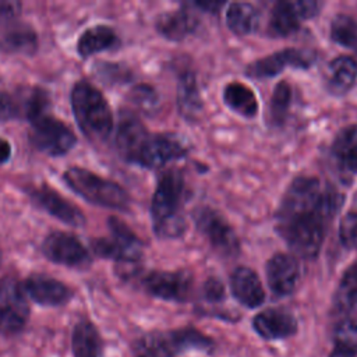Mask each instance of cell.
<instances>
[{
  "instance_id": "32",
  "label": "cell",
  "mask_w": 357,
  "mask_h": 357,
  "mask_svg": "<svg viewBox=\"0 0 357 357\" xmlns=\"http://www.w3.org/2000/svg\"><path fill=\"white\" fill-rule=\"evenodd\" d=\"M291 103V86L286 81H280L272 93L269 103V120L272 124H282L287 116Z\"/></svg>"
},
{
  "instance_id": "18",
  "label": "cell",
  "mask_w": 357,
  "mask_h": 357,
  "mask_svg": "<svg viewBox=\"0 0 357 357\" xmlns=\"http://www.w3.org/2000/svg\"><path fill=\"white\" fill-rule=\"evenodd\" d=\"M22 289L29 298L40 305H63L73 297V291L68 286L46 275L28 276L22 283Z\"/></svg>"
},
{
  "instance_id": "28",
  "label": "cell",
  "mask_w": 357,
  "mask_h": 357,
  "mask_svg": "<svg viewBox=\"0 0 357 357\" xmlns=\"http://www.w3.org/2000/svg\"><path fill=\"white\" fill-rule=\"evenodd\" d=\"M223 100L227 107L244 117L251 119L258 113L257 96L254 91L243 82H229L223 89Z\"/></svg>"
},
{
  "instance_id": "38",
  "label": "cell",
  "mask_w": 357,
  "mask_h": 357,
  "mask_svg": "<svg viewBox=\"0 0 357 357\" xmlns=\"http://www.w3.org/2000/svg\"><path fill=\"white\" fill-rule=\"evenodd\" d=\"M21 4L18 1L0 0V20L14 18L20 13Z\"/></svg>"
},
{
  "instance_id": "30",
  "label": "cell",
  "mask_w": 357,
  "mask_h": 357,
  "mask_svg": "<svg viewBox=\"0 0 357 357\" xmlns=\"http://www.w3.org/2000/svg\"><path fill=\"white\" fill-rule=\"evenodd\" d=\"M333 307L339 314H349L357 307V262L343 272L333 297Z\"/></svg>"
},
{
  "instance_id": "25",
  "label": "cell",
  "mask_w": 357,
  "mask_h": 357,
  "mask_svg": "<svg viewBox=\"0 0 357 357\" xmlns=\"http://www.w3.org/2000/svg\"><path fill=\"white\" fill-rule=\"evenodd\" d=\"M71 349L74 357H103V343L96 326L81 319L75 324L71 335Z\"/></svg>"
},
{
  "instance_id": "29",
  "label": "cell",
  "mask_w": 357,
  "mask_h": 357,
  "mask_svg": "<svg viewBox=\"0 0 357 357\" xmlns=\"http://www.w3.org/2000/svg\"><path fill=\"white\" fill-rule=\"evenodd\" d=\"M259 10L250 3H231L226 11V22L236 35H250L259 25Z\"/></svg>"
},
{
  "instance_id": "5",
  "label": "cell",
  "mask_w": 357,
  "mask_h": 357,
  "mask_svg": "<svg viewBox=\"0 0 357 357\" xmlns=\"http://www.w3.org/2000/svg\"><path fill=\"white\" fill-rule=\"evenodd\" d=\"M160 357H176L190 350L211 353L215 342L211 336L197 328L185 326L165 332H152L139 339Z\"/></svg>"
},
{
  "instance_id": "40",
  "label": "cell",
  "mask_w": 357,
  "mask_h": 357,
  "mask_svg": "<svg viewBox=\"0 0 357 357\" xmlns=\"http://www.w3.org/2000/svg\"><path fill=\"white\" fill-rule=\"evenodd\" d=\"M11 156V145L4 138H0V163H6Z\"/></svg>"
},
{
  "instance_id": "10",
  "label": "cell",
  "mask_w": 357,
  "mask_h": 357,
  "mask_svg": "<svg viewBox=\"0 0 357 357\" xmlns=\"http://www.w3.org/2000/svg\"><path fill=\"white\" fill-rule=\"evenodd\" d=\"M142 286L151 296L183 303L192 291V276L187 271H152L142 279Z\"/></svg>"
},
{
  "instance_id": "21",
  "label": "cell",
  "mask_w": 357,
  "mask_h": 357,
  "mask_svg": "<svg viewBox=\"0 0 357 357\" xmlns=\"http://www.w3.org/2000/svg\"><path fill=\"white\" fill-rule=\"evenodd\" d=\"M0 49L6 53L32 54L38 49V35L26 24L8 22L0 28Z\"/></svg>"
},
{
  "instance_id": "20",
  "label": "cell",
  "mask_w": 357,
  "mask_h": 357,
  "mask_svg": "<svg viewBox=\"0 0 357 357\" xmlns=\"http://www.w3.org/2000/svg\"><path fill=\"white\" fill-rule=\"evenodd\" d=\"M233 297L245 308H257L265 301V290L258 273L248 266H238L230 276Z\"/></svg>"
},
{
  "instance_id": "15",
  "label": "cell",
  "mask_w": 357,
  "mask_h": 357,
  "mask_svg": "<svg viewBox=\"0 0 357 357\" xmlns=\"http://www.w3.org/2000/svg\"><path fill=\"white\" fill-rule=\"evenodd\" d=\"M300 280V266L297 259L284 252L272 255L266 264V282L276 297L291 294Z\"/></svg>"
},
{
  "instance_id": "23",
  "label": "cell",
  "mask_w": 357,
  "mask_h": 357,
  "mask_svg": "<svg viewBox=\"0 0 357 357\" xmlns=\"http://www.w3.org/2000/svg\"><path fill=\"white\" fill-rule=\"evenodd\" d=\"M357 79V60L351 56H337L328 64L326 88L333 95H344Z\"/></svg>"
},
{
  "instance_id": "26",
  "label": "cell",
  "mask_w": 357,
  "mask_h": 357,
  "mask_svg": "<svg viewBox=\"0 0 357 357\" xmlns=\"http://www.w3.org/2000/svg\"><path fill=\"white\" fill-rule=\"evenodd\" d=\"M332 156L342 172L357 173V124L343 128L332 144Z\"/></svg>"
},
{
  "instance_id": "6",
  "label": "cell",
  "mask_w": 357,
  "mask_h": 357,
  "mask_svg": "<svg viewBox=\"0 0 357 357\" xmlns=\"http://www.w3.org/2000/svg\"><path fill=\"white\" fill-rule=\"evenodd\" d=\"M109 237L93 238L91 247L102 258L119 261L121 264H135L142 257V241L120 219L109 218Z\"/></svg>"
},
{
  "instance_id": "3",
  "label": "cell",
  "mask_w": 357,
  "mask_h": 357,
  "mask_svg": "<svg viewBox=\"0 0 357 357\" xmlns=\"http://www.w3.org/2000/svg\"><path fill=\"white\" fill-rule=\"evenodd\" d=\"M70 99L74 117L84 135L92 141L106 139L113 128V114L103 93L82 79L74 84Z\"/></svg>"
},
{
  "instance_id": "31",
  "label": "cell",
  "mask_w": 357,
  "mask_h": 357,
  "mask_svg": "<svg viewBox=\"0 0 357 357\" xmlns=\"http://www.w3.org/2000/svg\"><path fill=\"white\" fill-rule=\"evenodd\" d=\"M331 38L337 45L357 49V21L349 14H337L331 22Z\"/></svg>"
},
{
  "instance_id": "19",
  "label": "cell",
  "mask_w": 357,
  "mask_h": 357,
  "mask_svg": "<svg viewBox=\"0 0 357 357\" xmlns=\"http://www.w3.org/2000/svg\"><path fill=\"white\" fill-rule=\"evenodd\" d=\"M148 135V130L135 114L128 112L120 114L116 131V146L121 158L132 163Z\"/></svg>"
},
{
  "instance_id": "13",
  "label": "cell",
  "mask_w": 357,
  "mask_h": 357,
  "mask_svg": "<svg viewBox=\"0 0 357 357\" xmlns=\"http://www.w3.org/2000/svg\"><path fill=\"white\" fill-rule=\"evenodd\" d=\"M319 10L317 1H278L269 15L268 31L275 38L294 33L303 20L314 17Z\"/></svg>"
},
{
  "instance_id": "35",
  "label": "cell",
  "mask_w": 357,
  "mask_h": 357,
  "mask_svg": "<svg viewBox=\"0 0 357 357\" xmlns=\"http://www.w3.org/2000/svg\"><path fill=\"white\" fill-rule=\"evenodd\" d=\"M131 100L144 110H153L158 103V95L149 85H137L131 91Z\"/></svg>"
},
{
  "instance_id": "4",
  "label": "cell",
  "mask_w": 357,
  "mask_h": 357,
  "mask_svg": "<svg viewBox=\"0 0 357 357\" xmlns=\"http://www.w3.org/2000/svg\"><path fill=\"white\" fill-rule=\"evenodd\" d=\"M63 178L75 194L91 204L112 209H126L130 204V197L120 184L84 167L73 166L67 169Z\"/></svg>"
},
{
  "instance_id": "14",
  "label": "cell",
  "mask_w": 357,
  "mask_h": 357,
  "mask_svg": "<svg viewBox=\"0 0 357 357\" xmlns=\"http://www.w3.org/2000/svg\"><path fill=\"white\" fill-rule=\"evenodd\" d=\"M314 60L315 54L310 50L283 49L250 63L245 68V74L255 79L269 78L278 75L287 67L308 68Z\"/></svg>"
},
{
  "instance_id": "39",
  "label": "cell",
  "mask_w": 357,
  "mask_h": 357,
  "mask_svg": "<svg viewBox=\"0 0 357 357\" xmlns=\"http://www.w3.org/2000/svg\"><path fill=\"white\" fill-rule=\"evenodd\" d=\"M134 357H160L158 353H155L151 347H148L144 342L138 340L134 350Z\"/></svg>"
},
{
  "instance_id": "36",
  "label": "cell",
  "mask_w": 357,
  "mask_h": 357,
  "mask_svg": "<svg viewBox=\"0 0 357 357\" xmlns=\"http://www.w3.org/2000/svg\"><path fill=\"white\" fill-rule=\"evenodd\" d=\"M22 116L21 102L8 92L0 91V121H7Z\"/></svg>"
},
{
  "instance_id": "2",
  "label": "cell",
  "mask_w": 357,
  "mask_h": 357,
  "mask_svg": "<svg viewBox=\"0 0 357 357\" xmlns=\"http://www.w3.org/2000/svg\"><path fill=\"white\" fill-rule=\"evenodd\" d=\"M185 194V181L180 172L167 170L159 177L151 202V216L158 237L173 238L184 233Z\"/></svg>"
},
{
  "instance_id": "12",
  "label": "cell",
  "mask_w": 357,
  "mask_h": 357,
  "mask_svg": "<svg viewBox=\"0 0 357 357\" xmlns=\"http://www.w3.org/2000/svg\"><path fill=\"white\" fill-rule=\"evenodd\" d=\"M42 252L49 261L64 266L85 268L91 264L88 250L71 233H50L42 243Z\"/></svg>"
},
{
  "instance_id": "24",
  "label": "cell",
  "mask_w": 357,
  "mask_h": 357,
  "mask_svg": "<svg viewBox=\"0 0 357 357\" xmlns=\"http://www.w3.org/2000/svg\"><path fill=\"white\" fill-rule=\"evenodd\" d=\"M177 106L183 117L197 120L202 113V98L199 93L195 74L191 70H184L178 75L177 82Z\"/></svg>"
},
{
  "instance_id": "8",
  "label": "cell",
  "mask_w": 357,
  "mask_h": 357,
  "mask_svg": "<svg viewBox=\"0 0 357 357\" xmlns=\"http://www.w3.org/2000/svg\"><path fill=\"white\" fill-rule=\"evenodd\" d=\"M29 318V305L22 284L14 278L0 280V333L15 335Z\"/></svg>"
},
{
  "instance_id": "7",
  "label": "cell",
  "mask_w": 357,
  "mask_h": 357,
  "mask_svg": "<svg viewBox=\"0 0 357 357\" xmlns=\"http://www.w3.org/2000/svg\"><path fill=\"white\" fill-rule=\"evenodd\" d=\"M29 139L40 152L50 156H61L73 149L77 142L73 130L49 113L33 117Z\"/></svg>"
},
{
  "instance_id": "9",
  "label": "cell",
  "mask_w": 357,
  "mask_h": 357,
  "mask_svg": "<svg viewBox=\"0 0 357 357\" xmlns=\"http://www.w3.org/2000/svg\"><path fill=\"white\" fill-rule=\"evenodd\" d=\"M198 230L212 248L223 257H236L240 251V240L231 225L215 209L201 208L195 213Z\"/></svg>"
},
{
  "instance_id": "41",
  "label": "cell",
  "mask_w": 357,
  "mask_h": 357,
  "mask_svg": "<svg viewBox=\"0 0 357 357\" xmlns=\"http://www.w3.org/2000/svg\"><path fill=\"white\" fill-rule=\"evenodd\" d=\"M328 357H357V356L353 354L351 351H347V350L342 349V347L333 346V349H332V351L329 353Z\"/></svg>"
},
{
  "instance_id": "1",
  "label": "cell",
  "mask_w": 357,
  "mask_h": 357,
  "mask_svg": "<svg viewBox=\"0 0 357 357\" xmlns=\"http://www.w3.org/2000/svg\"><path fill=\"white\" fill-rule=\"evenodd\" d=\"M340 198L335 188L317 177L291 181L276 213V229L296 255L314 259L319 254Z\"/></svg>"
},
{
  "instance_id": "17",
  "label": "cell",
  "mask_w": 357,
  "mask_h": 357,
  "mask_svg": "<svg viewBox=\"0 0 357 357\" xmlns=\"http://www.w3.org/2000/svg\"><path fill=\"white\" fill-rule=\"evenodd\" d=\"M28 192L38 206L56 219L71 226H82L85 223V216L81 209L49 185L45 184L40 187H33Z\"/></svg>"
},
{
  "instance_id": "43",
  "label": "cell",
  "mask_w": 357,
  "mask_h": 357,
  "mask_svg": "<svg viewBox=\"0 0 357 357\" xmlns=\"http://www.w3.org/2000/svg\"><path fill=\"white\" fill-rule=\"evenodd\" d=\"M0 262H1V251H0Z\"/></svg>"
},
{
  "instance_id": "11",
  "label": "cell",
  "mask_w": 357,
  "mask_h": 357,
  "mask_svg": "<svg viewBox=\"0 0 357 357\" xmlns=\"http://www.w3.org/2000/svg\"><path fill=\"white\" fill-rule=\"evenodd\" d=\"M187 152L184 142L173 134H149L132 163L142 167H162L183 158Z\"/></svg>"
},
{
  "instance_id": "42",
  "label": "cell",
  "mask_w": 357,
  "mask_h": 357,
  "mask_svg": "<svg viewBox=\"0 0 357 357\" xmlns=\"http://www.w3.org/2000/svg\"><path fill=\"white\" fill-rule=\"evenodd\" d=\"M197 6L201 7L202 10H206V11H211V13H216V11L223 6V3L208 1V3H197Z\"/></svg>"
},
{
  "instance_id": "22",
  "label": "cell",
  "mask_w": 357,
  "mask_h": 357,
  "mask_svg": "<svg viewBox=\"0 0 357 357\" xmlns=\"http://www.w3.org/2000/svg\"><path fill=\"white\" fill-rule=\"evenodd\" d=\"M198 20L188 8H178L160 14L155 22L158 32L169 40H181L195 31Z\"/></svg>"
},
{
  "instance_id": "33",
  "label": "cell",
  "mask_w": 357,
  "mask_h": 357,
  "mask_svg": "<svg viewBox=\"0 0 357 357\" xmlns=\"http://www.w3.org/2000/svg\"><path fill=\"white\" fill-rule=\"evenodd\" d=\"M333 346L357 356V318H343L333 331Z\"/></svg>"
},
{
  "instance_id": "16",
  "label": "cell",
  "mask_w": 357,
  "mask_h": 357,
  "mask_svg": "<svg viewBox=\"0 0 357 357\" xmlns=\"http://www.w3.org/2000/svg\"><path fill=\"white\" fill-rule=\"evenodd\" d=\"M252 329L264 340H284L297 333L296 317L284 308H266L252 318Z\"/></svg>"
},
{
  "instance_id": "34",
  "label": "cell",
  "mask_w": 357,
  "mask_h": 357,
  "mask_svg": "<svg viewBox=\"0 0 357 357\" xmlns=\"http://www.w3.org/2000/svg\"><path fill=\"white\" fill-rule=\"evenodd\" d=\"M339 237L344 247L357 251V212H350L342 219Z\"/></svg>"
},
{
  "instance_id": "27",
  "label": "cell",
  "mask_w": 357,
  "mask_h": 357,
  "mask_svg": "<svg viewBox=\"0 0 357 357\" xmlns=\"http://www.w3.org/2000/svg\"><path fill=\"white\" fill-rule=\"evenodd\" d=\"M120 45V39L114 29L107 25H95L82 32L77 42V50L82 57L114 49Z\"/></svg>"
},
{
  "instance_id": "37",
  "label": "cell",
  "mask_w": 357,
  "mask_h": 357,
  "mask_svg": "<svg viewBox=\"0 0 357 357\" xmlns=\"http://www.w3.org/2000/svg\"><path fill=\"white\" fill-rule=\"evenodd\" d=\"M204 297L209 303H220L225 298V286L218 278H209L204 283Z\"/></svg>"
}]
</instances>
